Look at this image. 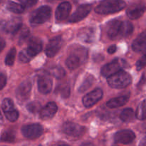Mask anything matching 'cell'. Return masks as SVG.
Returning a JSON list of instances; mask_svg holds the SVG:
<instances>
[{
    "mask_svg": "<svg viewBox=\"0 0 146 146\" xmlns=\"http://www.w3.org/2000/svg\"><path fill=\"white\" fill-rule=\"evenodd\" d=\"M125 7V2L123 0H103L95 9V11L100 14H110L121 11Z\"/></svg>",
    "mask_w": 146,
    "mask_h": 146,
    "instance_id": "6da1fadb",
    "label": "cell"
},
{
    "mask_svg": "<svg viewBox=\"0 0 146 146\" xmlns=\"http://www.w3.org/2000/svg\"><path fill=\"white\" fill-rule=\"evenodd\" d=\"M107 78L108 85L113 88H124L132 82L131 75L122 69L110 76Z\"/></svg>",
    "mask_w": 146,
    "mask_h": 146,
    "instance_id": "7a4b0ae2",
    "label": "cell"
},
{
    "mask_svg": "<svg viewBox=\"0 0 146 146\" xmlns=\"http://www.w3.org/2000/svg\"><path fill=\"white\" fill-rule=\"evenodd\" d=\"M51 8L48 6H42L31 14L30 17V23L33 26L44 24L51 18Z\"/></svg>",
    "mask_w": 146,
    "mask_h": 146,
    "instance_id": "3957f363",
    "label": "cell"
},
{
    "mask_svg": "<svg viewBox=\"0 0 146 146\" xmlns=\"http://www.w3.org/2000/svg\"><path fill=\"white\" fill-rule=\"evenodd\" d=\"M44 128L38 123L29 124L21 128V133L25 138L29 139H36L42 135Z\"/></svg>",
    "mask_w": 146,
    "mask_h": 146,
    "instance_id": "277c9868",
    "label": "cell"
},
{
    "mask_svg": "<svg viewBox=\"0 0 146 146\" xmlns=\"http://www.w3.org/2000/svg\"><path fill=\"white\" fill-rule=\"evenodd\" d=\"M2 109L7 120L11 122H14L19 118V112L14 108V102L9 98H5L2 102Z\"/></svg>",
    "mask_w": 146,
    "mask_h": 146,
    "instance_id": "5b68a950",
    "label": "cell"
},
{
    "mask_svg": "<svg viewBox=\"0 0 146 146\" xmlns=\"http://www.w3.org/2000/svg\"><path fill=\"white\" fill-rule=\"evenodd\" d=\"M125 63V61L124 60H121V61L118 59L114 60L112 62L106 64L101 68V74L103 76L108 78L110 76L113 75V74L122 69L123 67H126L124 65Z\"/></svg>",
    "mask_w": 146,
    "mask_h": 146,
    "instance_id": "8992f818",
    "label": "cell"
},
{
    "mask_svg": "<svg viewBox=\"0 0 146 146\" xmlns=\"http://www.w3.org/2000/svg\"><path fill=\"white\" fill-rule=\"evenodd\" d=\"M103 97V91L101 88H96L87 94L83 98V104L86 108H91L98 102Z\"/></svg>",
    "mask_w": 146,
    "mask_h": 146,
    "instance_id": "52a82bcc",
    "label": "cell"
},
{
    "mask_svg": "<svg viewBox=\"0 0 146 146\" xmlns=\"http://www.w3.org/2000/svg\"><path fill=\"white\" fill-rule=\"evenodd\" d=\"M91 9H92V5L91 4H82V5L79 6L76 10L75 12L69 17V22H78V21H81L84 19L86 17H87L88 14L91 11Z\"/></svg>",
    "mask_w": 146,
    "mask_h": 146,
    "instance_id": "ba28073f",
    "label": "cell"
},
{
    "mask_svg": "<svg viewBox=\"0 0 146 146\" xmlns=\"http://www.w3.org/2000/svg\"><path fill=\"white\" fill-rule=\"evenodd\" d=\"M135 133L130 130L120 131L114 135L115 143L120 144H130L135 140Z\"/></svg>",
    "mask_w": 146,
    "mask_h": 146,
    "instance_id": "9c48e42d",
    "label": "cell"
},
{
    "mask_svg": "<svg viewBox=\"0 0 146 146\" xmlns=\"http://www.w3.org/2000/svg\"><path fill=\"white\" fill-rule=\"evenodd\" d=\"M63 130L66 135L78 138L84 134L85 128L75 123L66 122L63 126Z\"/></svg>",
    "mask_w": 146,
    "mask_h": 146,
    "instance_id": "30bf717a",
    "label": "cell"
},
{
    "mask_svg": "<svg viewBox=\"0 0 146 146\" xmlns=\"http://www.w3.org/2000/svg\"><path fill=\"white\" fill-rule=\"evenodd\" d=\"M122 21L119 20H112L107 24V35L111 39L120 38Z\"/></svg>",
    "mask_w": 146,
    "mask_h": 146,
    "instance_id": "8fae6325",
    "label": "cell"
},
{
    "mask_svg": "<svg viewBox=\"0 0 146 146\" xmlns=\"http://www.w3.org/2000/svg\"><path fill=\"white\" fill-rule=\"evenodd\" d=\"M38 89L43 94H48L51 92L53 86L51 78L46 74L39 76L38 78Z\"/></svg>",
    "mask_w": 146,
    "mask_h": 146,
    "instance_id": "7c38bea8",
    "label": "cell"
},
{
    "mask_svg": "<svg viewBox=\"0 0 146 146\" xmlns=\"http://www.w3.org/2000/svg\"><path fill=\"white\" fill-rule=\"evenodd\" d=\"M61 45V37L60 36L53 37L49 40L45 49V53L48 57H54L59 51Z\"/></svg>",
    "mask_w": 146,
    "mask_h": 146,
    "instance_id": "4fadbf2b",
    "label": "cell"
},
{
    "mask_svg": "<svg viewBox=\"0 0 146 146\" xmlns=\"http://www.w3.org/2000/svg\"><path fill=\"white\" fill-rule=\"evenodd\" d=\"M21 19L19 17L13 18L12 19L9 20L8 22L5 23L3 27V29L7 33H9L11 34H15L21 29Z\"/></svg>",
    "mask_w": 146,
    "mask_h": 146,
    "instance_id": "5bb4252c",
    "label": "cell"
},
{
    "mask_svg": "<svg viewBox=\"0 0 146 146\" xmlns=\"http://www.w3.org/2000/svg\"><path fill=\"white\" fill-rule=\"evenodd\" d=\"M31 82L29 81H24L21 83L18 87L17 90V97L19 101H24L27 100L29 97L30 93H31Z\"/></svg>",
    "mask_w": 146,
    "mask_h": 146,
    "instance_id": "9a60e30c",
    "label": "cell"
},
{
    "mask_svg": "<svg viewBox=\"0 0 146 146\" xmlns=\"http://www.w3.org/2000/svg\"><path fill=\"white\" fill-rule=\"evenodd\" d=\"M71 9V5L69 2L64 1L60 4L56 10L55 17L57 21H63L69 15Z\"/></svg>",
    "mask_w": 146,
    "mask_h": 146,
    "instance_id": "2e32d148",
    "label": "cell"
},
{
    "mask_svg": "<svg viewBox=\"0 0 146 146\" xmlns=\"http://www.w3.org/2000/svg\"><path fill=\"white\" fill-rule=\"evenodd\" d=\"M57 106L54 102L47 104L40 111V117L42 120H48L52 118L57 112Z\"/></svg>",
    "mask_w": 146,
    "mask_h": 146,
    "instance_id": "e0dca14e",
    "label": "cell"
},
{
    "mask_svg": "<svg viewBox=\"0 0 146 146\" xmlns=\"http://www.w3.org/2000/svg\"><path fill=\"white\" fill-rule=\"evenodd\" d=\"M33 57L40 53L42 50V42L38 38H32L29 40L28 46L26 48Z\"/></svg>",
    "mask_w": 146,
    "mask_h": 146,
    "instance_id": "ac0fdd59",
    "label": "cell"
},
{
    "mask_svg": "<svg viewBox=\"0 0 146 146\" xmlns=\"http://www.w3.org/2000/svg\"><path fill=\"white\" fill-rule=\"evenodd\" d=\"M132 48L133 50L137 53H145L146 49V34L145 31L133 42Z\"/></svg>",
    "mask_w": 146,
    "mask_h": 146,
    "instance_id": "d6986e66",
    "label": "cell"
},
{
    "mask_svg": "<svg viewBox=\"0 0 146 146\" xmlns=\"http://www.w3.org/2000/svg\"><path fill=\"white\" fill-rule=\"evenodd\" d=\"M129 99V96H122L114 98L106 103V106L110 108H115L123 106L127 104Z\"/></svg>",
    "mask_w": 146,
    "mask_h": 146,
    "instance_id": "ffe728a7",
    "label": "cell"
},
{
    "mask_svg": "<svg viewBox=\"0 0 146 146\" xmlns=\"http://www.w3.org/2000/svg\"><path fill=\"white\" fill-rule=\"evenodd\" d=\"M145 12V7H135L128 9L126 11L127 16L131 19L140 18Z\"/></svg>",
    "mask_w": 146,
    "mask_h": 146,
    "instance_id": "44dd1931",
    "label": "cell"
},
{
    "mask_svg": "<svg viewBox=\"0 0 146 146\" xmlns=\"http://www.w3.org/2000/svg\"><path fill=\"white\" fill-rule=\"evenodd\" d=\"M81 64V61L80 59L79 56L75 54H72V55L69 56L67 58L66 61V64L67 67L69 69L74 70L78 68Z\"/></svg>",
    "mask_w": 146,
    "mask_h": 146,
    "instance_id": "7402d4cb",
    "label": "cell"
},
{
    "mask_svg": "<svg viewBox=\"0 0 146 146\" xmlns=\"http://www.w3.org/2000/svg\"><path fill=\"white\" fill-rule=\"evenodd\" d=\"M133 31V26L130 21H122L120 38L127 37L131 35Z\"/></svg>",
    "mask_w": 146,
    "mask_h": 146,
    "instance_id": "603a6c76",
    "label": "cell"
},
{
    "mask_svg": "<svg viewBox=\"0 0 146 146\" xmlns=\"http://www.w3.org/2000/svg\"><path fill=\"white\" fill-rule=\"evenodd\" d=\"M7 8L9 11L15 14H21L24 11V7L22 4H17L12 1H9L7 4Z\"/></svg>",
    "mask_w": 146,
    "mask_h": 146,
    "instance_id": "cb8c5ba5",
    "label": "cell"
},
{
    "mask_svg": "<svg viewBox=\"0 0 146 146\" xmlns=\"http://www.w3.org/2000/svg\"><path fill=\"white\" fill-rule=\"evenodd\" d=\"M94 29L91 28H86L83 29V31H81L79 36L82 38L83 41L86 42H91L93 41L94 37Z\"/></svg>",
    "mask_w": 146,
    "mask_h": 146,
    "instance_id": "d4e9b609",
    "label": "cell"
},
{
    "mask_svg": "<svg viewBox=\"0 0 146 146\" xmlns=\"http://www.w3.org/2000/svg\"><path fill=\"white\" fill-rule=\"evenodd\" d=\"M120 118L124 122H130L134 118V111L132 108H125L121 112Z\"/></svg>",
    "mask_w": 146,
    "mask_h": 146,
    "instance_id": "484cf974",
    "label": "cell"
},
{
    "mask_svg": "<svg viewBox=\"0 0 146 146\" xmlns=\"http://www.w3.org/2000/svg\"><path fill=\"white\" fill-rule=\"evenodd\" d=\"M94 81L95 80H94V78L93 76L89 75L88 77H86V79L84 81V82H83V84L81 85V86L79 87V89H78L79 92L84 93L86 91H87L93 85Z\"/></svg>",
    "mask_w": 146,
    "mask_h": 146,
    "instance_id": "4316f807",
    "label": "cell"
},
{
    "mask_svg": "<svg viewBox=\"0 0 146 146\" xmlns=\"http://www.w3.org/2000/svg\"><path fill=\"white\" fill-rule=\"evenodd\" d=\"M14 140H15V133L12 131H4L0 137V141L1 142L12 143L14 142Z\"/></svg>",
    "mask_w": 146,
    "mask_h": 146,
    "instance_id": "83f0119b",
    "label": "cell"
},
{
    "mask_svg": "<svg viewBox=\"0 0 146 146\" xmlns=\"http://www.w3.org/2000/svg\"><path fill=\"white\" fill-rule=\"evenodd\" d=\"M50 73L51 74V75L53 76H54L55 78L60 79V78H64L66 76V72L64 71V68L61 66H55L54 68H52L50 71Z\"/></svg>",
    "mask_w": 146,
    "mask_h": 146,
    "instance_id": "f1b7e54d",
    "label": "cell"
},
{
    "mask_svg": "<svg viewBox=\"0 0 146 146\" xmlns=\"http://www.w3.org/2000/svg\"><path fill=\"white\" fill-rule=\"evenodd\" d=\"M16 51L15 48H11V50L9 51V53L7 54V56L5 58V64L6 65L9 66H11L14 64V60H15V56H16Z\"/></svg>",
    "mask_w": 146,
    "mask_h": 146,
    "instance_id": "f546056e",
    "label": "cell"
},
{
    "mask_svg": "<svg viewBox=\"0 0 146 146\" xmlns=\"http://www.w3.org/2000/svg\"><path fill=\"white\" fill-rule=\"evenodd\" d=\"M136 118L139 120H145V100L143 101L138 107L136 111Z\"/></svg>",
    "mask_w": 146,
    "mask_h": 146,
    "instance_id": "4dcf8cb0",
    "label": "cell"
},
{
    "mask_svg": "<svg viewBox=\"0 0 146 146\" xmlns=\"http://www.w3.org/2000/svg\"><path fill=\"white\" fill-rule=\"evenodd\" d=\"M41 104H39L37 101H34V102H31L30 104H29L27 106V108L29 112L33 113H35L38 112L41 109Z\"/></svg>",
    "mask_w": 146,
    "mask_h": 146,
    "instance_id": "1f68e13d",
    "label": "cell"
},
{
    "mask_svg": "<svg viewBox=\"0 0 146 146\" xmlns=\"http://www.w3.org/2000/svg\"><path fill=\"white\" fill-rule=\"evenodd\" d=\"M19 58L20 61H21V62L28 63L31 61V59L33 58V56L31 55H30L28 51H27V50L25 48V49L22 50V51L20 52Z\"/></svg>",
    "mask_w": 146,
    "mask_h": 146,
    "instance_id": "d6a6232c",
    "label": "cell"
},
{
    "mask_svg": "<svg viewBox=\"0 0 146 146\" xmlns=\"http://www.w3.org/2000/svg\"><path fill=\"white\" fill-rule=\"evenodd\" d=\"M58 91H59L61 96L64 98H66L70 94V87L68 84H66L64 86H61L58 88Z\"/></svg>",
    "mask_w": 146,
    "mask_h": 146,
    "instance_id": "836d02e7",
    "label": "cell"
},
{
    "mask_svg": "<svg viewBox=\"0 0 146 146\" xmlns=\"http://www.w3.org/2000/svg\"><path fill=\"white\" fill-rule=\"evenodd\" d=\"M21 34L19 36V43L24 42L26 40V38L29 36V31L27 28H24L21 29Z\"/></svg>",
    "mask_w": 146,
    "mask_h": 146,
    "instance_id": "e575fe53",
    "label": "cell"
},
{
    "mask_svg": "<svg viewBox=\"0 0 146 146\" xmlns=\"http://www.w3.org/2000/svg\"><path fill=\"white\" fill-rule=\"evenodd\" d=\"M145 66V56L144 54L142 56V58L140 60H138L136 64V68L138 71H141L142 68H143Z\"/></svg>",
    "mask_w": 146,
    "mask_h": 146,
    "instance_id": "d590c367",
    "label": "cell"
},
{
    "mask_svg": "<svg viewBox=\"0 0 146 146\" xmlns=\"http://www.w3.org/2000/svg\"><path fill=\"white\" fill-rule=\"evenodd\" d=\"M19 1L21 3V4H22L24 7H32L33 5H34V4L37 2L38 0H19Z\"/></svg>",
    "mask_w": 146,
    "mask_h": 146,
    "instance_id": "8d00e7d4",
    "label": "cell"
},
{
    "mask_svg": "<svg viewBox=\"0 0 146 146\" xmlns=\"http://www.w3.org/2000/svg\"><path fill=\"white\" fill-rule=\"evenodd\" d=\"M7 84V77L4 74H0V90L2 89Z\"/></svg>",
    "mask_w": 146,
    "mask_h": 146,
    "instance_id": "74e56055",
    "label": "cell"
},
{
    "mask_svg": "<svg viewBox=\"0 0 146 146\" xmlns=\"http://www.w3.org/2000/svg\"><path fill=\"white\" fill-rule=\"evenodd\" d=\"M116 50H117L116 46H115V45H112L108 48V53L110 54H113L116 51Z\"/></svg>",
    "mask_w": 146,
    "mask_h": 146,
    "instance_id": "f35d334b",
    "label": "cell"
},
{
    "mask_svg": "<svg viewBox=\"0 0 146 146\" xmlns=\"http://www.w3.org/2000/svg\"><path fill=\"white\" fill-rule=\"evenodd\" d=\"M4 47H5V41L2 38L0 37V52L4 49Z\"/></svg>",
    "mask_w": 146,
    "mask_h": 146,
    "instance_id": "ab89813d",
    "label": "cell"
},
{
    "mask_svg": "<svg viewBox=\"0 0 146 146\" xmlns=\"http://www.w3.org/2000/svg\"><path fill=\"white\" fill-rule=\"evenodd\" d=\"M145 74H143V76H142V78H141V81H140V82L138 83V86H143V85H144V84H145Z\"/></svg>",
    "mask_w": 146,
    "mask_h": 146,
    "instance_id": "60d3db41",
    "label": "cell"
},
{
    "mask_svg": "<svg viewBox=\"0 0 146 146\" xmlns=\"http://www.w3.org/2000/svg\"><path fill=\"white\" fill-rule=\"evenodd\" d=\"M3 121H4V119H3V115L1 114V111H0V123H2Z\"/></svg>",
    "mask_w": 146,
    "mask_h": 146,
    "instance_id": "b9f144b4",
    "label": "cell"
},
{
    "mask_svg": "<svg viewBox=\"0 0 146 146\" xmlns=\"http://www.w3.org/2000/svg\"><path fill=\"white\" fill-rule=\"evenodd\" d=\"M1 0H0V3H1Z\"/></svg>",
    "mask_w": 146,
    "mask_h": 146,
    "instance_id": "7bdbcfd3",
    "label": "cell"
}]
</instances>
